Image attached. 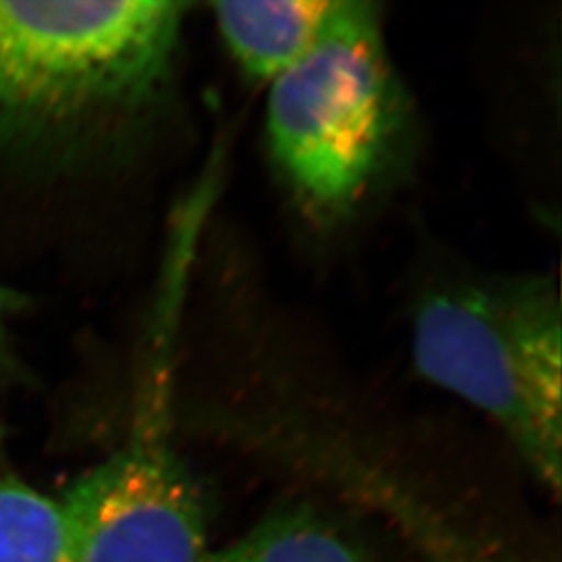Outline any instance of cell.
I'll list each match as a JSON object with an SVG mask.
<instances>
[{"label": "cell", "mask_w": 562, "mask_h": 562, "mask_svg": "<svg viewBox=\"0 0 562 562\" xmlns=\"http://www.w3.org/2000/svg\"><path fill=\"white\" fill-rule=\"evenodd\" d=\"M339 0H228L212 4L224 46L243 74L270 85L323 37Z\"/></svg>", "instance_id": "5b68a950"}, {"label": "cell", "mask_w": 562, "mask_h": 562, "mask_svg": "<svg viewBox=\"0 0 562 562\" xmlns=\"http://www.w3.org/2000/svg\"><path fill=\"white\" fill-rule=\"evenodd\" d=\"M24 306V299L10 288L0 284V359L8 350V335H10V323L16 317Z\"/></svg>", "instance_id": "ba28073f"}, {"label": "cell", "mask_w": 562, "mask_h": 562, "mask_svg": "<svg viewBox=\"0 0 562 562\" xmlns=\"http://www.w3.org/2000/svg\"><path fill=\"white\" fill-rule=\"evenodd\" d=\"M184 2H2L0 151H68L154 106Z\"/></svg>", "instance_id": "6da1fadb"}, {"label": "cell", "mask_w": 562, "mask_h": 562, "mask_svg": "<svg viewBox=\"0 0 562 562\" xmlns=\"http://www.w3.org/2000/svg\"><path fill=\"white\" fill-rule=\"evenodd\" d=\"M408 106L379 5L339 0L317 44L268 85L271 159L301 212L340 223L367 201L403 143Z\"/></svg>", "instance_id": "7a4b0ae2"}, {"label": "cell", "mask_w": 562, "mask_h": 562, "mask_svg": "<svg viewBox=\"0 0 562 562\" xmlns=\"http://www.w3.org/2000/svg\"><path fill=\"white\" fill-rule=\"evenodd\" d=\"M201 562H368V558L324 515L293 504L266 515L226 547L210 548Z\"/></svg>", "instance_id": "8992f818"}, {"label": "cell", "mask_w": 562, "mask_h": 562, "mask_svg": "<svg viewBox=\"0 0 562 562\" xmlns=\"http://www.w3.org/2000/svg\"><path fill=\"white\" fill-rule=\"evenodd\" d=\"M155 350L123 446L60 497L77 562H201L210 550L201 490L171 439V362Z\"/></svg>", "instance_id": "277c9868"}, {"label": "cell", "mask_w": 562, "mask_h": 562, "mask_svg": "<svg viewBox=\"0 0 562 562\" xmlns=\"http://www.w3.org/2000/svg\"><path fill=\"white\" fill-rule=\"evenodd\" d=\"M417 372L499 426L537 477L559 494L562 313L555 277H461L417 301Z\"/></svg>", "instance_id": "3957f363"}, {"label": "cell", "mask_w": 562, "mask_h": 562, "mask_svg": "<svg viewBox=\"0 0 562 562\" xmlns=\"http://www.w3.org/2000/svg\"><path fill=\"white\" fill-rule=\"evenodd\" d=\"M0 562H77L63 501L0 473Z\"/></svg>", "instance_id": "52a82bcc"}]
</instances>
